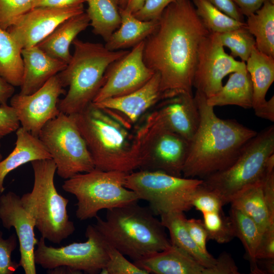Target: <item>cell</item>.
I'll return each instance as SVG.
<instances>
[{
    "label": "cell",
    "instance_id": "6da1fadb",
    "mask_svg": "<svg viewBox=\"0 0 274 274\" xmlns=\"http://www.w3.org/2000/svg\"><path fill=\"white\" fill-rule=\"evenodd\" d=\"M209 33L190 0H177L163 10L143 50L144 63L159 74L163 99L181 93L193 94L198 50Z\"/></svg>",
    "mask_w": 274,
    "mask_h": 274
},
{
    "label": "cell",
    "instance_id": "7a4b0ae2",
    "mask_svg": "<svg viewBox=\"0 0 274 274\" xmlns=\"http://www.w3.org/2000/svg\"><path fill=\"white\" fill-rule=\"evenodd\" d=\"M194 97L199 122L189 141L182 177L202 180L229 167L257 132L235 120L218 117L200 92L196 90Z\"/></svg>",
    "mask_w": 274,
    "mask_h": 274
},
{
    "label": "cell",
    "instance_id": "3957f363",
    "mask_svg": "<svg viewBox=\"0 0 274 274\" xmlns=\"http://www.w3.org/2000/svg\"><path fill=\"white\" fill-rule=\"evenodd\" d=\"M86 144L95 168L126 174L139 169L140 160L130 125L114 112L91 102L71 115Z\"/></svg>",
    "mask_w": 274,
    "mask_h": 274
},
{
    "label": "cell",
    "instance_id": "277c9868",
    "mask_svg": "<svg viewBox=\"0 0 274 274\" xmlns=\"http://www.w3.org/2000/svg\"><path fill=\"white\" fill-rule=\"evenodd\" d=\"M138 202L107 210L106 219L97 216L93 224L106 243L133 262L172 245L160 220Z\"/></svg>",
    "mask_w": 274,
    "mask_h": 274
},
{
    "label": "cell",
    "instance_id": "5b68a950",
    "mask_svg": "<svg viewBox=\"0 0 274 274\" xmlns=\"http://www.w3.org/2000/svg\"><path fill=\"white\" fill-rule=\"evenodd\" d=\"M74 52L65 68L57 75L62 86L68 87L58 108L67 115L77 114L92 102L100 88L105 73L110 64L128 51H110L100 43L83 42L76 38Z\"/></svg>",
    "mask_w": 274,
    "mask_h": 274
},
{
    "label": "cell",
    "instance_id": "8992f818",
    "mask_svg": "<svg viewBox=\"0 0 274 274\" xmlns=\"http://www.w3.org/2000/svg\"><path fill=\"white\" fill-rule=\"evenodd\" d=\"M34 181L32 190L21 197L22 204L32 217L42 237L56 244L75 230L69 219L68 199L60 194L55 186L56 166L52 159L31 162Z\"/></svg>",
    "mask_w": 274,
    "mask_h": 274
},
{
    "label": "cell",
    "instance_id": "52a82bcc",
    "mask_svg": "<svg viewBox=\"0 0 274 274\" xmlns=\"http://www.w3.org/2000/svg\"><path fill=\"white\" fill-rule=\"evenodd\" d=\"M274 154V125L262 129L243 147L235 160L227 168L202 179L201 186L218 194L225 204L241 190L274 171L267 165Z\"/></svg>",
    "mask_w": 274,
    "mask_h": 274
},
{
    "label": "cell",
    "instance_id": "ba28073f",
    "mask_svg": "<svg viewBox=\"0 0 274 274\" xmlns=\"http://www.w3.org/2000/svg\"><path fill=\"white\" fill-rule=\"evenodd\" d=\"M127 174L94 168L65 180L62 188L77 200V218L80 221L95 218L102 209L109 210L140 200L135 192L125 187Z\"/></svg>",
    "mask_w": 274,
    "mask_h": 274
},
{
    "label": "cell",
    "instance_id": "9c48e42d",
    "mask_svg": "<svg viewBox=\"0 0 274 274\" xmlns=\"http://www.w3.org/2000/svg\"><path fill=\"white\" fill-rule=\"evenodd\" d=\"M202 180L177 177L159 171L139 170L126 175L125 186L149 203L155 216L186 212Z\"/></svg>",
    "mask_w": 274,
    "mask_h": 274
},
{
    "label": "cell",
    "instance_id": "30bf717a",
    "mask_svg": "<svg viewBox=\"0 0 274 274\" xmlns=\"http://www.w3.org/2000/svg\"><path fill=\"white\" fill-rule=\"evenodd\" d=\"M140 170L159 171L182 177L189 142L165 127L153 112L134 134Z\"/></svg>",
    "mask_w": 274,
    "mask_h": 274
},
{
    "label": "cell",
    "instance_id": "8fae6325",
    "mask_svg": "<svg viewBox=\"0 0 274 274\" xmlns=\"http://www.w3.org/2000/svg\"><path fill=\"white\" fill-rule=\"evenodd\" d=\"M38 138L56 166V173L64 180L95 166L82 135L72 115L62 113L49 121Z\"/></svg>",
    "mask_w": 274,
    "mask_h": 274
},
{
    "label": "cell",
    "instance_id": "7c38bea8",
    "mask_svg": "<svg viewBox=\"0 0 274 274\" xmlns=\"http://www.w3.org/2000/svg\"><path fill=\"white\" fill-rule=\"evenodd\" d=\"M84 242H74L65 246H48L41 236L34 252L36 264L44 269L65 265L89 274L100 273L108 261L107 243L93 225L86 229Z\"/></svg>",
    "mask_w": 274,
    "mask_h": 274
},
{
    "label": "cell",
    "instance_id": "4fadbf2b",
    "mask_svg": "<svg viewBox=\"0 0 274 274\" xmlns=\"http://www.w3.org/2000/svg\"><path fill=\"white\" fill-rule=\"evenodd\" d=\"M216 33L210 32L201 41L198 50L193 87L207 98L219 91L223 78L246 67L244 61L227 54Z\"/></svg>",
    "mask_w": 274,
    "mask_h": 274
},
{
    "label": "cell",
    "instance_id": "5bb4252c",
    "mask_svg": "<svg viewBox=\"0 0 274 274\" xmlns=\"http://www.w3.org/2000/svg\"><path fill=\"white\" fill-rule=\"evenodd\" d=\"M144 41L109 65L105 73L102 85L93 103L129 94L148 82L154 72L144 63Z\"/></svg>",
    "mask_w": 274,
    "mask_h": 274
},
{
    "label": "cell",
    "instance_id": "9a60e30c",
    "mask_svg": "<svg viewBox=\"0 0 274 274\" xmlns=\"http://www.w3.org/2000/svg\"><path fill=\"white\" fill-rule=\"evenodd\" d=\"M64 88L56 75L33 93L13 94L10 106L14 110L21 127L38 137L44 126L60 114L58 102L59 96L66 93Z\"/></svg>",
    "mask_w": 274,
    "mask_h": 274
},
{
    "label": "cell",
    "instance_id": "2e32d148",
    "mask_svg": "<svg viewBox=\"0 0 274 274\" xmlns=\"http://www.w3.org/2000/svg\"><path fill=\"white\" fill-rule=\"evenodd\" d=\"M83 12V4L65 8H33L7 31L22 49L27 48L37 45L66 19Z\"/></svg>",
    "mask_w": 274,
    "mask_h": 274
},
{
    "label": "cell",
    "instance_id": "e0dca14e",
    "mask_svg": "<svg viewBox=\"0 0 274 274\" xmlns=\"http://www.w3.org/2000/svg\"><path fill=\"white\" fill-rule=\"evenodd\" d=\"M0 220L7 229L13 227L19 241V262L25 274H36L34 252L38 242L34 229L35 221L23 206L21 197L12 191L0 196Z\"/></svg>",
    "mask_w": 274,
    "mask_h": 274
},
{
    "label": "cell",
    "instance_id": "ac0fdd59",
    "mask_svg": "<svg viewBox=\"0 0 274 274\" xmlns=\"http://www.w3.org/2000/svg\"><path fill=\"white\" fill-rule=\"evenodd\" d=\"M158 105L153 113L158 121L189 142L199 122V113L193 94L179 93L161 100Z\"/></svg>",
    "mask_w": 274,
    "mask_h": 274
},
{
    "label": "cell",
    "instance_id": "d6986e66",
    "mask_svg": "<svg viewBox=\"0 0 274 274\" xmlns=\"http://www.w3.org/2000/svg\"><path fill=\"white\" fill-rule=\"evenodd\" d=\"M162 99L160 76L155 72L147 83L136 90L93 104L114 112L131 125L148 109Z\"/></svg>",
    "mask_w": 274,
    "mask_h": 274
},
{
    "label": "cell",
    "instance_id": "ffe728a7",
    "mask_svg": "<svg viewBox=\"0 0 274 274\" xmlns=\"http://www.w3.org/2000/svg\"><path fill=\"white\" fill-rule=\"evenodd\" d=\"M21 53L23 73L19 93L22 95L34 93L67 65L47 54L37 46L22 49Z\"/></svg>",
    "mask_w": 274,
    "mask_h": 274
},
{
    "label": "cell",
    "instance_id": "44dd1931",
    "mask_svg": "<svg viewBox=\"0 0 274 274\" xmlns=\"http://www.w3.org/2000/svg\"><path fill=\"white\" fill-rule=\"evenodd\" d=\"M133 263L149 273L209 274L208 267L203 266L188 253L173 245Z\"/></svg>",
    "mask_w": 274,
    "mask_h": 274
},
{
    "label": "cell",
    "instance_id": "7402d4cb",
    "mask_svg": "<svg viewBox=\"0 0 274 274\" xmlns=\"http://www.w3.org/2000/svg\"><path fill=\"white\" fill-rule=\"evenodd\" d=\"M89 25L86 13L73 16L60 24L36 46L52 57L67 64L72 57L69 49L71 44Z\"/></svg>",
    "mask_w": 274,
    "mask_h": 274
},
{
    "label": "cell",
    "instance_id": "603a6c76",
    "mask_svg": "<svg viewBox=\"0 0 274 274\" xmlns=\"http://www.w3.org/2000/svg\"><path fill=\"white\" fill-rule=\"evenodd\" d=\"M16 134L15 148L6 158L0 161V193L5 190L4 180L11 172L34 160L52 159L38 137L21 126L16 131Z\"/></svg>",
    "mask_w": 274,
    "mask_h": 274
},
{
    "label": "cell",
    "instance_id": "cb8c5ba5",
    "mask_svg": "<svg viewBox=\"0 0 274 274\" xmlns=\"http://www.w3.org/2000/svg\"><path fill=\"white\" fill-rule=\"evenodd\" d=\"M121 24L106 42L105 47L110 51L134 47L150 36L158 24L157 21H142L132 13L120 8Z\"/></svg>",
    "mask_w": 274,
    "mask_h": 274
},
{
    "label": "cell",
    "instance_id": "d4e9b609",
    "mask_svg": "<svg viewBox=\"0 0 274 274\" xmlns=\"http://www.w3.org/2000/svg\"><path fill=\"white\" fill-rule=\"evenodd\" d=\"M252 83L246 67L232 73L219 91L207 98V104L213 108L234 105L247 109L252 108Z\"/></svg>",
    "mask_w": 274,
    "mask_h": 274
},
{
    "label": "cell",
    "instance_id": "484cf974",
    "mask_svg": "<svg viewBox=\"0 0 274 274\" xmlns=\"http://www.w3.org/2000/svg\"><path fill=\"white\" fill-rule=\"evenodd\" d=\"M163 226L167 229L172 245L182 249L206 267H213L216 263L210 253L206 254L197 246L191 237L186 226L184 212H174L160 215Z\"/></svg>",
    "mask_w": 274,
    "mask_h": 274
},
{
    "label": "cell",
    "instance_id": "4316f807",
    "mask_svg": "<svg viewBox=\"0 0 274 274\" xmlns=\"http://www.w3.org/2000/svg\"><path fill=\"white\" fill-rule=\"evenodd\" d=\"M246 62L252 83V108L255 110L266 103V93L274 81V57L255 47Z\"/></svg>",
    "mask_w": 274,
    "mask_h": 274
},
{
    "label": "cell",
    "instance_id": "83f0119b",
    "mask_svg": "<svg viewBox=\"0 0 274 274\" xmlns=\"http://www.w3.org/2000/svg\"><path fill=\"white\" fill-rule=\"evenodd\" d=\"M92 31L107 42L121 24L120 0H86Z\"/></svg>",
    "mask_w": 274,
    "mask_h": 274
},
{
    "label": "cell",
    "instance_id": "f1b7e54d",
    "mask_svg": "<svg viewBox=\"0 0 274 274\" xmlns=\"http://www.w3.org/2000/svg\"><path fill=\"white\" fill-rule=\"evenodd\" d=\"M246 26L260 51L274 57V0H265L255 13L247 17Z\"/></svg>",
    "mask_w": 274,
    "mask_h": 274
},
{
    "label": "cell",
    "instance_id": "f546056e",
    "mask_svg": "<svg viewBox=\"0 0 274 274\" xmlns=\"http://www.w3.org/2000/svg\"><path fill=\"white\" fill-rule=\"evenodd\" d=\"M262 180L238 192L230 201L235 208L251 218L262 232L271 224L262 190Z\"/></svg>",
    "mask_w": 274,
    "mask_h": 274
},
{
    "label": "cell",
    "instance_id": "4dcf8cb0",
    "mask_svg": "<svg viewBox=\"0 0 274 274\" xmlns=\"http://www.w3.org/2000/svg\"><path fill=\"white\" fill-rule=\"evenodd\" d=\"M229 217L231 221L235 237L241 241L246 251V257L250 265L251 273L261 274L259 269L256 252L262 232L251 218L239 210L231 207Z\"/></svg>",
    "mask_w": 274,
    "mask_h": 274
},
{
    "label": "cell",
    "instance_id": "1f68e13d",
    "mask_svg": "<svg viewBox=\"0 0 274 274\" xmlns=\"http://www.w3.org/2000/svg\"><path fill=\"white\" fill-rule=\"evenodd\" d=\"M22 49L9 32L0 28V77L14 87L20 86L23 73Z\"/></svg>",
    "mask_w": 274,
    "mask_h": 274
},
{
    "label": "cell",
    "instance_id": "d6a6232c",
    "mask_svg": "<svg viewBox=\"0 0 274 274\" xmlns=\"http://www.w3.org/2000/svg\"><path fill=\"white\" fill-rule=\"evenodd\" d=\"M197 15L211 33H222L246 25L218 10L207 0H193Z\"/></svg>",
    "mask_w": 274,
    "mask_h": 274
},
{
    "label": "cell",
    "instance_id": "836d02e7",
    "mask_svg": "<svg viewBox=\"0 0 274 274\" xmlns=\"http://www.w3.org/2000/svg\"><path fill=\"white\" fill-rule=\"evenodd\" d=\"M216 33L221 45L230 49L232 57H238L245 62L247 61L256 42L246 25L230 31Z\"/></svg>",
    "mask_w": 274,
    "mask_h": 274
},
{
    "label": "cell",
    "instance_id": "e575fe53",
    "mask_svg": "<svg viewBox=\"0 0 274 274\" xmlns=\"http://www.w3.org/2000/svg\"><path fill=\"white\" fill-rule=\"evenodd\" d=\"M202 214L208 240L222 244L230 242L235 237L230 218L226 216L223 211Z\"/></svg>",
    "mask_w": 274,
    "mask_h": 274
},
{
    "label": "cell",
    "instance_id": "d590c367",
    "mask_svg": "<svg viewBox=\"0 0 274 274\" xmlns=\"http://www.w3.org/2000/svg\"><path fill=\"white\" fill-rule=\"evenodd\" d=\"M108 261L100 273L102 274H149L133 262L128 260L118 250L107 243Z\"/></svg>",
    "mask_w": 274,
    "mask_h": 274
},
{
    "label": "cell",
    "instance_id": "8d00e7d4",
    "mask_svg": "<svg viewBox=\"0 0 274 274\" xmlns=\"http://www.w3.org/2000/svg\"><path fill=\"white\" fill-rule=\"evenodd\" d=\"M35 0H0V28L7 30L23 14L33 8Z\"/></svg>",
    "mask_w": 274,
    "mask_h": 274
},
{
    "label": "cell",
    "instance_id": "74e56055",
    "mask_svg": "<svg viewBox=\"0 0 274 274\" xmlns=\"http://www.w3.org/2000/svg\"><path fill=\"white\" fill-rule=\"evenodd\" d=\"M191 203L192 208L194 207L201 213L223 211L222 208L225 204L218 194L201 185L193 194Z\"/></svg>",
    "mask_w": 274,
    "mask_h": 274
},
{
    "label": "cell",
    "instance_id": "f35d334b",
    "mask_svg": "<svg viewBox=\"0 0 274 274\" xmlns=\"http://www.w3.org/2000/svg\"><path fill=\"white\" fill-rule=\"evenodd\" d=\"M0 230V274H13L20 266L12 259V253L17 246V237L13 233L8 238H3Z\"/></svg>",
    "mask_w": 274,
    "mask_h": 274
},
{
    "label": "cell",
    "instance_id": "ab89813d",
    "mask_svg": "<svg viewBox=\"0 0 274 274\" xmlns=\"http://www.w3.org/2000/svg\"><path fill=\"white\" fill-rule=\"evenodd\" d=\"M177 0H145L142 7L133 15L142 21H157L165 8Z\"/></svg>",
    "mask_w": 274,
    "mask_h": 274
},
{
    "label": "cell",
    "instance_id": "60d3db41",
    "mask_svg": "<svg viewBox=\"0 0 274 274\" xmlns=\"http://www.w3.org/2000/svg\"><path fill=\"white\" fill-rule=\"evenodd\" d=\"M20 125L13 108L8 104L0 105V139L16 131Z\"/></svg>",
    "mask_w": 274,
    "mask_h": 274
},
{
    "label": "cell",
    "instance_id": "b9f144b4",
    "mask_svg": "<svg viewBox=\"0 0 274 274\" xmlns=\"http://www.w3.org/2000/svg\"><path fill=\"white\" fill-rule=\"evenodd\" d=\"M186 226L191 237L199 249L206 254L209 253L207 248L208 233L203 221L195 218L186 219Z\"/></svg>",
    "mask_w": 274,
    "mask_h": 274
},
{
    "label": "cell",
    "instance_id": "7bdbcfd3",
    "mask_svg": "<svg viewBox=\"0 0 274 274\" xmlns=\"http://www.w3.org/2000/svg\"><path fill=\"white\" fill-rule=\"evenodd\" d=\"M256 258H274V224H270L262 232L257 248Z\"/></svg>",
    "mask_w": 274,
    "mask_h": 274
},
{
    "label": "cell",
    "instance_id": "ee69618b",
    "mask_svg": "<svg viewBox=\"0 0 274 274\" xmlns=\"http://www.w3.org/2000/svg\"><path fill=\"white\" fill-rule=\"evenodd\" d=\"M262 190L270 222L274 223V171L267 173L263 179Z\"/></svg>",
    "mask_w": 274,
    "mask_h": 274
},
{
    "label": "cell",
    "instance_id": "f6af8a7d",
    "mask_svg": "<svg viewBox=\"0 0 274 274\" xmlns=\"http://www.w3.org/2000/svg\"><path fill=\"white\" fill-rule=\"evenodd\" d=\"M210 274H239V272L232 256L223 252L216 258V263L210 267Z\"/></svg>",
    "mask_w": 274,
    "mask_h": 274
},
{
    "label": "cell",
    "instance_id": "bcb514c9",
    "mask_svg": "<svg viewBox=\"0 0 274 274\" xmlns=\"http://www.w3.org/2000/svg\"><path fill=\"white\" fill-rule=\"evenodd\" d=\"M220 11L235 20L244 22V15L233 0H207Z\"/></svg>",
    "mask_w": 274,
    "mask_h": 274
},
{
    "label": "cell",
    "instance_id": "7dc6e473",
    "mask_svg": "<svg viewBox=\"0 0 274 274\" xmlns=\"http://www.w3.org/2000/svg\"><path fill=\"white\" fill-rule=\"evenodd\" d=\"M86 0H35L33 8H65L82 5Z\"/></svg>",
    "mask_w": 274,
    "mask_h": 274
},
{
    "label": "cell",
    "instance_id": "c3c4849f",
    "mask_svg": "<svg viewBox=\"0 0 274 274\" xmlns=\"http://www.w3.org/2000/svg\"><path fill=\"white\" fill-rule=\"evenodd\" d=\"M242 14L248 17L259 9L265 0H233Z\"/></svg>",
    "mask_w": 274,
    "mask_h": 274
},
{
    "label": "cell",
    "instance_id": "681fc988",
    "mask_svg": "<svg viewBox=\"0 0 274 274\" xmlns=\"http://www.w3.org/2000/svg\"><path fill=\"white\" fill-rule=\"evenodd\" d=\"M255 115L260 118L274 121V96H272L262 107L254 110Z\"/></svg>",
    "mask_w": 274,
    "mask_h": 274
},
{
    "label": "cell",
    "instance_id": "f907efd6",
    "mask_svg": "<svg viewBox=\"0 0 274 274\" xmlns=\"http://www.w3.org/2000/svg\"><path fill=\"white\" fill-rule=\"evenodd\" d=\"M14 91V87L0 77V105L7 104L8 100L13 95Z\"/></svg>",
    "mask_w": 274,
    "mask_h": 274
},
{
    "label": "cell",
    "instance_id": "816d5d0a",
    "mask_svg": "<svg viewBox=\"0 0 274 274\" xmlns=\"http://www.w3.org/2000/svg\"><path fill=\"white\" fill-rule=\"evenodd\" d=\"M257 264L261 274L274 273V258L257 259Z\"/></svg>",
    "mask_w": 274,
    "mask_h": 274
},
{
    "label": "cell",
    "instance_id": "f5cc1de1",
    "mask_svg": "<svg viewBox=\"0 0 274 274\" xmlns=\"http://www.w3.org/2000/svg\"><path fill=\"white\" fill-rule=\"evenodd\" d=\"M46 272L49 274H79L82 273L81 272L75 270L71 267L61 265L55 267L52 269H47Z\"/></svg>",
    "mask_w": 274,
    "mask_h": 274
},
{
    "label": "cell",
    "instance_id": "db71d44e",
    "mask_svg": "<svg viewBox=\"0 0 274 274\" xmlns=\"http://www.w3.org/2000/svg\"><path fill=\"white\" fill-rule=\"evenodd\" d=\"M145 1V0H128L125 9L133 14L142 7Z\"/></svg>",
    "mask_w": 274,
    "mask_h": 274
},
{
    "label": "cell",
    "instance_id": "11a10c76",
    "mask_svg": "<svg viewBox=\"0 0 274 274\" xmlns=\"http://www.w3.org/2000/svg\"><path fill=\"white\" fill-rule=\"evenodd\" d=\"M128 0H120V8L122 9H125L127 5Z\"/></svg>",
    "mask_w": 274,
    "mask_h": 274
},
{
    "label": "cell",
    "instance_id": "9f6ffc18",
    "mask_svg": "<svg viewBox=\"0 0 274 274\" xmlns=\"http://www.w3.org/2000/svg\"><path fill=\"white\" fill-rule=\"evenodd\" d=\"M1 143H0V161H1L3 159V156H2V154L1 152Z\"/></svg>",
    "mask_w": 274,
    "mask_h": 274
}]
</instances>
